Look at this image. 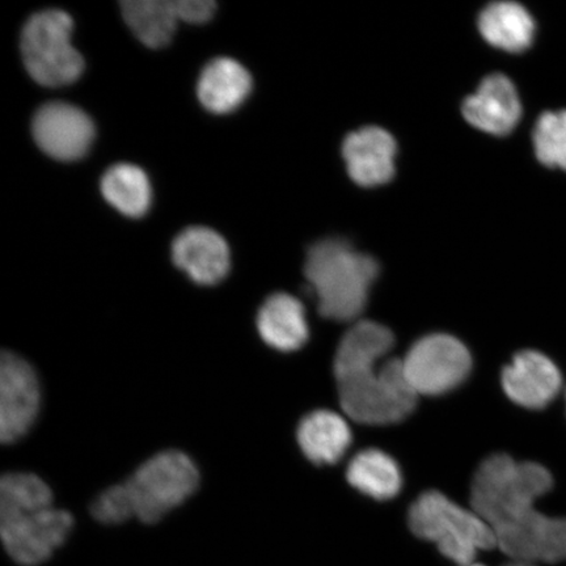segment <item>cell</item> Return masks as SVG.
I'll return each mask as SVG.
<instances>
[{
  "mask_svg": "<svg viewBox=\"0 0 566 566\" xmlns=\"http://www.w3.org/2000/svg\"><path fill=\"white\" fill-rule=\"evenodd\" d=\"M554 484L546 467L518 462L505 452L488 455L471 484V505L493 531L497 547L514 562L566 560V518H551L535 502Z\"/></svg>",
  "mask_w": 566,
  "mask_h": 566,
  "instance_id": "obj_1",
  "label": "cell"
},
{
  "mask_svg": "<svg viewBox=\"0 0 566 566\" xmlns=\"http://www.w3.org/2000/svg\"><path fill=\"white\" fill-rule=\"evenodd\" d=\"M392 331L363 318L339 339L334 370L339 405L353 420L391 423L407 417L417 405V394L408 384L402 359L389 358L375 373V363L392 348Z\"/></svg>",
  "mask_w": 566,
  "mask_h": 566,
  "instance_id": "obj_2",
  "label": "cell"
},
{
  "mask_svg": "<svg viewBox=\"0 0 566 566\" xmlns=\"http://www.w3.org/2000/svg\"><path fill=\"white\" fill-rule=\"evenodd\" d=\"M53 501L51 488L33 473L10 472L0 480V536L17 564H44L67 541L73 515Z\"/></svg>",
  "mask_w": 566,
  "mask_h": 566,
  "instance_id": "obj_3",
  "label": "cell"
},
{
  "mask_svg": "<svg viewBox=\"0 0 566 566\" xmlns=\"http://www.w3.org/2000/svg\"><path fill=\"white\" fill-rule=\"evenodd\" d=\"M379 265L344 240L328 239L310 248L304 274L324 317L350 322L364 313Z\"/></svg>",
  "mask_w": 566,
  "mask_h": 566,
  "instance_id": "obj_4",
  "label": "cell"
},
{
  "mask_svg": "<svg viewBox=\"0 0 566 566\" xmlns=\"http://www.w3.org/2000/svg\"><path fill=\"white\" fill-rule=\"evenodd\" d=\"M413 534L434 543L441 554L460 566L473 564L479 551L497 547L492 528L440 491L422 492L408 512Z\"/></svg>",
  "mask_w": 566,
  "mask_h": 566,
  "instance_id": "obj_5",
  "label": "cell"
},
{
  "mask_svg": "<svg viewBox=\"0 0 566 566\" xmlns=\"http://www.w3.org/2000/svg\"><path fill=\"white\" fill-rule=\"evenodd\" d=\"M122 484L133 518L154 525L197 491L200 472L187 454L167 450L146 460Z\"/></svg>",
  "mask_w": 566,
  "mask_h": 566,
  "instance_id": "obj_6",
  "label": "cell"
},
{
  "mask_svg": "<svg viewBox=\"0 0 566 566\" xmlns=\"http://www.w3.org/2000/svg\"><path fill=\"white\" fill-rule=\"evenodd\" d=\"M73 19L65 11L34 13L21 33V53L28 73L42 86L61 87L83 73L84 61L71 44Z\"/></svg>",
  "mask_w": 566,
  "mask_h": 566,
  "instance_id": "obj_7",
  "label": "cell"
},
{
  "mask_svg": "<svg viewBox=\"0 0 566 566\" xmlns=\"http://www.w3.org/2000/svg\"><path fill=\"white\" fill-rule=\"evenodd\" d=\"M402 367L417 395H440L469 377L472 356L467 346L449 334L422 336L410 346Z\"/></svg>",
  "mask_w": 566,
  "mask_h": 566,
  "instance_id": "obj_8",
  "label": "cell"
},
{
  "mask_svg": "<svg viewBox=\"0 0 566 566\" xmlns=\"http://www.w3.org/2000/svg\"><path fill=\"white\" fill-rule=\"evenodd\" d=\"M41 388L32 365L12 352L0 358V441L15 443L40 412Z\"/></svg>",
  "mask_w": 566,
  "mask_h": 566,
  "instance_id": "obj_9",
  "label": "cell"
},
{
  "mask_svg": "<svg viewBox=\"0 0 566 566\" xmlns=\"http://www.w3.org/2000/svg\"><path fill=\"white\" fill-rule=\"evenodd\" d=\"M32 129L42 151L65 161L84 157L95 138L94 124L86 113L62 102L42 105L34 115Z\"/></svg>",
  "mask_w": 566,
  "mask_h": 566,
  "instance_id": "obj_10",
  "label": "cell"
},
{
  "mask_svg": "<svg viewBox=\"0 0 566 566\" xmlns=\"http://www.w3.org/2000/svg\"><path fill=\"white\" fill-rule=\"evenodd\" d=\"M501 379L509 398L530 409L548 406L563 385L557 366L536 350L516 353L512 364L502 369Z\"/></svg>",
  "mask_w": 566,
  "mask_h": 566,
  "instance_id": "obj_11",
  "label": "cell"
},
{
  "mask_svg": "<svg viewBox=\"0 0 566 566\" xmlns=\"http://www.w3.org/2000/svg\"><path fill=\"white\" fill-rule=\"evenodd\" d=\"M343 155L349 176L360 187H377L392 179L396 142L378 126H366L345 138Z\"/></svg>",
  "mask_w": 566,
  "mask_h": 566,
  "instance_id": "obj_12",
  "label": "cell"
},
{
  "mask_svg": "<svg viewBox=\"0 0 566 566\" xmlns=\"http://www.w3.org/2000/svg\"><path fill=\"white\" fill-rule=\"evenodd\" d=\"M463 115L472 126L494 136H506L522 116V105L515 86L507 76L485 77L475 94L465 98Z\"/></svg>",
  "mask_w": 566,
  "mask_h": 566,
  "instance_id": "obj_13",
  "label": "cell"
},
{
  "mask_svg": "<svg viewBox=\"0 0 566 566\" xmlns=\"http://www.w3.org/2000/svg\"><path fill=\"white\" fill-rule=\"evenodd\" d=\"M172 259L198 285H216L230 271V250L214 230L190 228L176 238Z\"/></svg>",
  "mask_w": 566,
  "mask_h": 566,
  "instance_id": "obj_14",
  "label": "cell"
},
{
  "mask_svg": "<svg viewBox=\"0 0 566 566\" xmlns=\"http://www.w3.org/2000/svg\"><path fill=\"white\" fill-rule=\"evenodd\" d=\"M261 338L281 352L300 349L308 338V324L303 303L289 293L269 296L258 314Z\"/></svg>",
  "mask_w": 566,
  "mask_h": 566,
  "instance_id": "obj_15",
  "label": "cell"
},
{
  "mask_svg": "<svg viewBox=\"0 0 566 566\" xmlns=\"http://www.w3.org/2000/svg\"><path fill=\"white\" fill-rule=\"evenodd\" d=\"M296 438L311 462L335 463L348 450L352 431L344 417L334 410L316 409L303 417Z\"/></svg>",
  "mask_w": 566,
  "mask_h": 566,
  "instance_id": "obj_16",
  "label": "cell"
},
{
  "mask_svg": "<svg viewBox=\"0 0 566 566\" xmlns=\"http://www.w3.org/2000/svg\"><path fill=\"white\" fill-rule=\"evenodd\" d=\"M251 88V75L238 61L217 59L202 71L198 98L205 108L223 115L242 105Z\"/></svg>",
  "mask_w": 566,
  "mask_h": 566,
  "instance_id": "obj_17",
  "label": "cell"
},
{
  "mask_svg": "<svg viewBox=\"0 0 566 566\" xmlns=\"http://www.w3.org/2000/svg\"><path fill=\"white\" fill-rule=\"evenodd\" d=\"M479 30L491 45L509 53H521L533 44L535 21L525 7L497 2L481 12Z\"/></svg>",
  "mask_w": 566,
  "mask_h": 566,
  "instance_id": "obj_18",
  "label": "cell"
},
{
  "mask_svg": "<svg viewBox=\"0 0 566 566\" xmlns=\"http://www.w3.org/2000/svg\"><path fill=\"white\" fill-rule=\"evenodd\" d=\"M346 479L358 491L377 500H388L398 494L402 479L400 467L387 452L365 449L350 459Z\"/></svg>",
  "mask_w": 566,
  "mask_h": 566,
  "instance_id": "obj_19",
  "label": "cell"
},
{
  "mask_svg": "<svg viewBox=\"0 0 566 566\" xmlns=\"http://www.w3.org/2000/svg\"><path fill=\"white\" fill-rule=\"evenodd\" d=\"M122 11L127 25L148 48L169 44L176 31L174 0H125Z\"/></svg>",
  "mask_w": 566,
  "mask_h": 566,
  "instance_id": "obj_20",
  "label": "cell"
},
{
  "mask_svg": "<svg viewBox=\"0 0 566 566\" xmlns=\"http://www.w3.org/2000/svg\"><path fill=\"white\" fill-rule=\"evenodd\" d=\"M102 192L113 208L127 217H142L150 208V181L137 166L124 163L111 167L103 177Z\"/></svg>",
  "mask_w": 566,
  "mask_h": 566,
  "instance_id": "obj_21",
  "label": "cell"
},
{
  "mask_svg": "<svg viewBox=\"0 0 566 566\" xmlns=\"http://www.w3.org/2000/svg\"><path fill=\"white\" fill-rule=\"evenodd\" d=\"M534 146L542 165L566 171V111L543 113L535 125Z\"/></svg>",
  "mask_w": 566,
  "mask_h": 566,
  "instance_id": "obj_22",
  "label": "cell"
},
{
  "mask_svg": "<svg viewBox=\"0 0 566 566\" xmlns=\"http://www.w3.org/2000/svg\"><path fill=\"white\" fill-rule=\"evenodd\" d=\"M177 18L190 24L207 23L217 10L212 0H174Z\"/></svg>",
  "mask_w": 566,
  "mask_h": 566,
  "instance_id": "obj_23",
  "label": "cell"
},
{
  "mask_svg": "<svg viewBox=\"0 0 566 566\" xmlns=\"http://www.w3.org/2000/svg\"><path fill=\"white\" fill-rule=\"evenodd\" d=\"M505 566H536V565L535 564H530V563L513 562V563L507 564Z\"/></svg>",
  "mask_w": 566,
  "mask_h": 566,
  "instance_id": "obj_24",
  "label": "cell"
},
{
  "mask_svg": "<svg viewBox=\"0 0 566 566\" xmlns=\"http://www.w3.org/2000/svg\"><path fill=\"white\" fill-rule=\"evenodd\" d=\"M465 566H484V565H480V564H475V563H473V564L465 565Z\"/></svg>",
  "mask_w": 566,
  "mask_h": 566,
  "instance_id": "obj_25",
  "label": "cell"
}]
</instances>
